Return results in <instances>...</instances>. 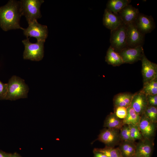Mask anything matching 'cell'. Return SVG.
Listing matches in <instances>:
<instances>
[{"mask_svg":"<svg viewBox=\"0 0 157 157\" xmlns=\"http://www.w3.org/2000/svg\"><path fill=\"white\" fill-rule=\"evenodd\" d=\"M133 23L138 29L145 34L151 33L156 27L154 19L151 16L140 13Z\"/></svg>","mask_w":157,"mask_h":157,"instance_id":"8fae6325","label":"cell"},{"mask_svg":"<svg viewBox=\"0 0 157 157\" xmlns=\"http://www.w3.org/2000/svg\"><path fill=\"white\" fill-rule=\"evenodd\" d=\"M28 26L26 28H24V34L26 36L33 37L36 38L37 41L45 42L48 36L47 26L40 24L35 20L28 23Z\"/></svg>","mask_w":157,"mask_h":157,"instance_id":"8992f818","label":"cell"},{"mask_svg":"<svg viewBox=\"0 0 157 157\" xmlns=\"http://www.w3.org/2000/svg\"><path fill=\"white\" fill-rule=\"evenodd\" d=\"M94 157H108L103 153L93 149Z\"/></svg>","mask_w":157,"mask_h":157,"instance_id":"4dcf8cb0","label":"cell"},{"mask_svg":"<svg viewBox=\"0 0 157 157\" xmlns=\"http://www.w3.org/2000/svg\"><path fill=\"white\" fill-rule=\"evenodd\" d=\"M153 141L143 139L136 144L135 157H151L153 150Z\"/></svg>","mask_w":157,"mask_h":157,"instance_id":"5bb4252c","label":"cell"},{"mask_svg":"<svg viewBox=\"0 0 157 157\" xmlns=\"http://www.w3.org/2000/svg\"><path fill=\"white\" fill-rule=\"evenodd\" d=\"M24 46L23 54L24 59L39 61L42 60L44 56V44L45 42L37 41L35 43L30 42L28 38L22 41Z\"/></svg>","mask_w":157,"mask_h":157,"instance_id":"277c9868","label":"cell"},{"mask_svg":"<svg viewBox=\"0 0 157 157\" xmlns=\"http://www.w3.org/2000/svg\"><path fill=\"white\" fill-rule=\"evenodd\" d=\"M131 1L130 0H109L107 3L106 8L114 13L118 14Z\"/></svg>","mask_w":157,"mask_h":157,"instance_id":"44dd1931","label":"cell"},{"mask_svg":"<svg viewBox=\"0 0 157 157\" xmlns=\"http://www.w3.org/2000/svg\"><path fill=\"white\" fill-rule=\"evenodd\" d=\"M114 113L119 119H124L126 117L127 114V108L122 106L114 107Z\"/></svg>","mask_w":157,"mask_h":157,"instance_id":"83f0119b","label":"cell"},{"mask_svg":"<svg viewBox=\"0 0 157 157\" xmlns=\"http://www.w3.org/2000/svg\"><path fill=\"white\" fill-rule=\"evenodd\" d=\"M127 26V47L133 48L140 46H143L145 34L140 31L134 23Z\"/></svg>","mask_w":157,"mask_h":157,"instance_id":"ba28073f","label":"cell"},{"mask_svg":"<svg viewBox=\"0 0 157 157\" xmlns=\"http://www.w3.org/2000/svg\"><path fill=\"white\" fill-rule=\"evenodd\" d=\"M139 13L138 9L130 4L124 7L118 13L123 23L126 25L133 23Z\"/></svg>","mask_w":157,"mask_h":157,"instance_id":"9a60e30c","label":"cell"},{"mask_svg":"<svg viewBox=\"0 0 157 157\" xmlns=\"http://www.w3.org/2000/svg\"><path fill=\"white\" fill-rule=\"evenodd\" d=\"M104 25L112 31L117 28L123 23L119 14L114 13L106 8L103 19Z\"/></svg>","mask_w":157,"mask_h":157,"instance_id":"4fadbf2b","label":"cell"},{"mask_svg":"<svg viewBox=\"0 0 157 157\" xmlns=\"http://www.w3.org/2000/svg\"><path fill=\"white\" fill-rule=\"evenodd\" d=\"M123 125V120L118 118L114 113H111L105 118L103 126L106 128L120 130Z\"/></svg>","mask_w":157,"mask_h":157,"instance_id":"ffe728a7","label":"cell"},{"mask_svg":"<svg viewBox=\"0 0 157 157\" xmlns=\"http://www.w3.org/2000/svg\"><path fill=\"white\" fill-rule=\"evenodd\" d=\"M29 90L24 80L16 76H13L7 83V91L5 100L13 101L26 98Z\"/></svg>","mask_w":157,"mask_h":157,"instance_id":"7a4b0ae2","label":"cell"},{"mask_svg":"<svg viewBox=\"0 0 157 157\" xmlns=\"http://www.w3.org/2000/svg\"><path fill=\"white\" fill-rule=\"evenodd\" d=\"M106 61L109 65L114 66H119L124 64L119 54L110 46L105 56Z\"/></svg>","mask_w":157,"mask_h":157,"instance_id":"d6986e66","label":"cell"},{"mask_svg":"<svg viewBox=\"0 0 157 157\" xmlns=\"http://www.w3.org/2000/svg\"><path fill=\"white\" fill-rule=\"evenodd\" d=\"M131 106L141 116L148 106L147 96L140 91L133 94Z\"/></svg>","mask_w":157,"mask_h":157,"instance_id":"2e32d148","label":"cell"},{"mask_svg":"<svg viewBox=\"0 0 157 157\" xmlns=\"http://www.w3.org/2000/svg\"><path fill=\"white\" fill-rule=\"evenodd\" d=\"M127 114L126 117L123 119L124 125L132 124L138 126L141 116L131 107L127 108Z\"/></svg>","mask_w":157,"mask_h":157,"instance_id":"7402d4cb","label":"cell"},{"mask_svg":"<svg viewBox=\"0 0 157 157\" xmlns=\"http://www.w3.org/2000/svg\"><path fill=\"white\" fill-rule=\"evenodd\" d=\"M127 25L123 23L111 31L110 46L118 53L127 47Z\"/></svg>","mask_w":157,"mask_h":157,"instance_id":"5b68a950","label":"cell"},{"mask_svg":"<svg viewBox=\"0 0 157 157\" xmlns=\"http://www.w3.org/2000/svg\"><path fill=\"white\" fill-rule=\"evenodd\" d=\"M10 157H22L18 153L15 152L13 154H11Z\"/></svg>","mask_w":157,"mask_h":157,"instance_id":"d6a6232c","label":"cell"},{"mask_svg":"<svg viewBox=\"0 0 157 157\" xmlns=\"http://www.w3.org/2000/svg\"><path fill=\"white\" fill-rule=\"evenodd\" d=\"M148 106L157 107V94L147 96Z\"/></svg>","mask_w":157,"mask_h":157,"instance_id":"f546056e","label":"cell"},{"mask_svg":"<svg viewBox=\"0 0 157 157\" xmlns=\"http://www.w3.org/2000/svg\"><path fill=\"white\" fill-rule=\"evenodd\" d=\"M118 147L123 157H135L136 144L135 142L121 141Z\"/></svg>","mask_w":157,"mask_h":157,"instance_id":"ac0fdd59","label":"cell"},{"mask_svg":"<svg viewBox=\"0 0 157 157\" xmlns=\"http://www.w3.org/2000/svg\"><path fill=\"white\" fill-rule=\"evenodd\" d=\"M143 83L157 78V65L149 60L144 54L142 59Z\"/></svg>","mask_w":157,"mask_h":157,"instance_id":"7c38bea8","label":"cell"},{"mask_svg":"<svg viewBox=\"0 0 157 157\" xmlns=\"http://www.w3.org/2000/svg\"><path fill=\"white\" fill-rule=\"evenodd\" d=\"M119 53L122 58L123 63L131 64L141 60L144 54L142 46L133 48H126Z\"/></svg>","mask_w":157,"mask_h":157,"instance_id":"9c48e42d","label":"cell"},{"mask_svg":"<svg viewBox=\"0 0 157 157\" xmlns=\"http://www.w3.org/2000/svg\"><path fill=\"white\" fill-rule=\"evenodd\" d=\"M42 0H22L19 1L20 9L22 15H24L29 23L42 17L40 10Z\"/></svg>","mask_w":157,"mask_h":157,"instance_id":"3957f363","label":"cell"},{"mask_svg":"<svg viewBox=\"0 0 157 157\" xmlns=\"http://www.w3.org/2000/svg\"><path fill=\"white\" fill-rule=\"evenodd\" d=\"M140 92L146 96L157 94V78L143 83Z\"/></svg>","mask_w":157,"mask_h":157,"instance_id":"603a6c76","label":"cell"},{"mask_svg":"<svg viewBox=\"0 0 157 157\" xmlns=\"http://www.w3.org/2000/svg\"><path fill=\"white\" fill-rule=\"evenodd\" d=\"M119 136L121 141L135 142L131 137L130 128L128 124L124 125L119 130Z\"/></svg>","mask_w":157,"mask_h":157,"instance_id":"d4e9b609","label":"cell"},{"mask_svg":"<svg viewBox=\"0 0 157 157\" xmlns=\"http://www.w3.org/2000/svg\"><path fill=\"white\" fill-rule=\"evenodd\" d=\"M22 15L19 1L10 0L5 6L0 7V26L4 31L24 28L20 25Z\"/></svg>","mask_w":157,"mask_h":157,"instance_id":"6da1fadb","label":"cell"},{"mask_svg":"<svg viewBox=\"0 0 157 157\" xmlns=\"http://www.w3.org/2000/svg\"><path fill=\"white\" fill-rule=\"evenodd\" d=\"M138 126L144 139L153 141L157 129V123L152 122L143 113L141 116Z\"/></svg>","mask_w":157,"mask_h":157,"instance_id":"30bf717a","label":"cell"},{"mask_svg":"<svg viewBox=\"0 0 157 157\" xmlns=\"http://www.w3.org/2000/svg\"><path fill=\"white\" fill-rule=\"evenodd\" d=\"M96 140L104 143L106 146L114 147L121 141L119 130L105 128L101 131Z\"/></svg>","mask_w":157,"mask_h":157,"instance_id":"52a82bcc","label":"cell"},{"mask_svg":"<svg viewBox=\"0 0 157 157\" xmlns=\"http://www.w3.org/2000/svg\"><path fill=\"white\" fill-rule=\"evenodd\" d=\"M133 94L129 92L119 93L113 99L114 107L122 106L127 108L130 107Z\"/></svg>","mask_w":157,"mask_h":157,"instance_id":"e0dca14e","label":"cell"},{"mask_svg":"<svg viewBox=\"0 0 157 157\" xmlns=\"http://www.w3.org/2000/svg\"><path fill=\"white\" fill-rule=\"evenodd\" d=\"M7 91V83H4L0 81V100L5 99Z\"/></svg>","mask_w":157,"mask_h":157,"instance_id":"f1b7e54d","label":"cell"},{"mask_svg":"<svg viewBox=\"0 0 157 157\" xmlns=\"http://www.w3.org/2000/svg\"><path fill=\"white\" fill-rule=\"evenodd\" d=\"M144 114L152 122L157 123V107L148 106Z\"/></svg>","mask_w":157,"mask_h":157,"instance_id":"484cf974","label":"cell"},{"mask_svg":"<svg viewBox=\"0 0 157 157\" xmlns=\"http://www.w3.org/2000/svg\"><path fill=\"white\" fill-rule=\"evenodd\" d=\"M94 150L101 152L108 157H123L118 148L106 146L103 148H94Z\"/></svg>","mask_w":157,"mask_h":157,"instance_id":"cb8c5ba5","label":"cell"},{"mask_svg":"<svg viewBox=\"0 0 157 157\" xmlns=\"http://www.w3.org/2000/svg\"><path fill=\"white\" fill-rule=\"evenodd\" d=\"M11 154L6 153L0 150V157H10Z\"/></svg>","mask_w":157,"mask_h":157,"instance_id":"1f68e13d","label":"cell"},{"mask_svg":"<svg viewBox=\"0 0 157 157\" xmlns=\"http://www.w3.org/2000/svg\"><path fill=\"white\" fill-rule=\"evenodd\" d=\"M130 130V136L131 139L134 141L138 140H141L144 139L138 126L132 124H129Z\"/></svg>","mask_w":157,"mask_h":157,"instance_id":"4316f807","label":"cell"}]
</instances>
